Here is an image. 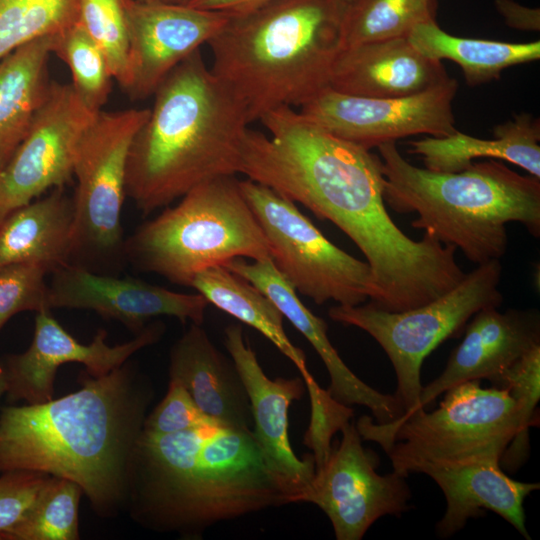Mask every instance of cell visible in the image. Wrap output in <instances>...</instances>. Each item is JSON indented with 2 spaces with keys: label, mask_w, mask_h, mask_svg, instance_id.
I'll use <instances>...</instances> for the list:
<instances>
[{
  "label": "cell",
  "mask_w": 540,
  "mask_h": 540,
  "mask_svg": "<svg viewBox=\"0 0 540 540\" xmlns=\"http://www.w3.org/2000/svg\"><path fill=\"white\" fill-rule=\"evenodd\" d=\"M43 403L0 411V473L28 470L78 484L93 510L128 509L136 448L153 398L151 382L127 360Z\"/></svg>",
  "instance_id": "6da1fadb"
},
{
  "label": "cell",
  "mask_w": 540,
  "mask_h": 540,
  "mask_svg": "<svg viewBox=\"0 0 540 540\" xmlns=\"http://www.w3.org/2000/svg\"><path fill=\"white\" fill-rule=\"evenodd\" d=\"M287 504L252 430L217 424L139 439L128 510L148 529L198 539L219 522Z\"/></svg>",
  "instance_id": "7a4b0ae2"
},
{
  "label": "cell",
  "mask_w": 540,
  "mask_h": 540,
  "mask_svg": "<svg viewBox=\"0 0 540 540\" xmlns=\"http://www.w3.org/2000/svg\"><path fill=\"white\" fill-rule=\"evenodd\" d=\"M259 121L270 136L247 130L239 173L332 222L366 259L379 258L396 246L402 231L385 206L380 157L293 107L272 109Z\"/></svg>",
  "instance_id": "3957f363"
},
{
  "label": "cell",
  "mask_w": 540,
  "mask_h": 540,
  "mask_svg": "<svg viewBox=\"0 0 540 540\" xmlns=\"http://www.w3.org/2000/svg\"><path fill=\"white\" fill-rule=\"evenodd\" d=\"M153 95L126 168V197L144 215L201 183L239 173L251 123L244 102L206 66L200 49L176 66Z\"/></svg>",
  "instance_id": "277c9868"
},
{
  "label": "cell",
  "mask_w": 540,
  "mask_h": 540,
  "mask_svg": "<svg viewBox=\"0 0 540 540\" xmlns=\"http://www.w3.org/2000/svg\"><path fill=\"white\" fill-rule=\"evenodd\" d=\"M343 0H271L231 14L207 43L212 72L240 97L251 122L301 107L329 87L345 48Z\"/></svg>",
  "instance_id": "5b68a950"
},
{
  "label": "cell",
  "mask_w": 540,
  "mask_h": 540,
  "mask_svg": "<svg viewBox=\"0 0 540 540\" xmlns=\"http://www.w3.org/2000/svg\"><path fill=\"white\" fill-rule=\"evenodd\" d=\"M377 148L385 202L398 213L415 212L412 227L460 249L471 262L479 265L505 255L508 223H521L540 236V178L496 160L472 163L459 172H435L410 164L395 142Z\"/></svg>",
  "instance_id": "8992f818"
},
{
  "label": "cell",
  "mask_w": 540,
  "mask_h": 540,
  "mask_svg": "<svg viewBox=\"0 0 540 540\" xmlns=\"http://www.w3.org/2000/svg\"><path fill=\"white\" fill-rule=\"evenodd\" d=\"M127 264L190 287L194 277L234 258H272L269 243L234 176L191 189L125 238Z\"/></svg>",
  "instance_id": "52a82bcc"
},
{
  "label": "cell",
  "mask_w": 540,
  "mask_h": 540,
  "mask_svg": "<svg viewBox=\"0 0 540 540\" xmlns=\"http://www.w3.org/2000/svg\"><path fill=\"white\" fill-rule=\"evenodd\" d=\"M520 421L515 400L505 389L467 381L445 391L432 412L419 408L388 422L358 419L363 440L378 443L393 470L408 476L425 469L481 459H498L515 437Z\"/></svg>",
  "instance_id": "ba28073f"
},
{
  "label": "cell",
  "mask_w": 540,
  "mask_h": 540,
  "mask_svg": "<svg viewBox=\"0 0 540 540\" xmlns=\"http://www.w3.org/2000/svg\"><path fill=\"white\" fill-rule=\"evenodd\" d=\"M149 108L99 111L80 137L73 165L75 219L69 264L119 275L127 265L121 223L133 139Z\"/></svg>",
  "instance_id": "9c48e42d"
},
{
  "label": "cell",
  "mask_w": 540,
  "mask_h": 540,
  "mask_svg": "<svg viewBox=\"0 0 540 540\" xmlns=\"http://www.w3.org/2000/svg\"><path fill=\"white\" fill-rule=\"evenodd\" d=\"M501 274L500 260H490L466 273L443 295L419 307L391 312L367 302L332 306L328 315L333 321L367 332L378 342L396 374L394 395L404 414H409L418 409L423 387L420 372L425 358L446 339L463 332L477 312L501 306Z\"/></svg>",
  "instance_id": "30bf717a"
},
{
  "label": "cell",
  "mask_w": 540,
  "mask_h": 540,
  "mask_svg": "<svg viewBox=\"0 0 540 540\" xmlns=\"http://www.w3.org/2000/svg\"><path fill=\"white\" fill-rule=\"evenodd\" d=\"M244 199L270 247L272 260L296 292L321 305L371 300L373 275L363 262L330 242L287 197L251 179L239 181Z\"/></svg>",
  "instance_id": "8fae6325"
},
{
  "label": "cell",
  "mask_w": 540,
  "mask_h": 540,
  "mask_svg": "<svg viewBox=\"0 0 540 540\" xmlns=\"http://www.w3.org/2000/svg\"><path fill=\"white\" fill-rule=\"evenodd\" d=\"M340 431L341 441L315 469L303 502L326 514L337 540H360L379 518L408 511L411 491L407 476L394 470L378 474L379 458L363 446L355 423Z\"/></svg>",
  "instance_id": "7c38bea8"
},
{
  "label": "cell",
  "mask_w": 540,
  "mask_h": 540,
  "mask_svg": "<svg viewBox=\"0 0 540 540\" xmlns=\"http://www.w3.org/2000/svg\"><path fill=\"white\" fill-rule=\"evenodd\" d=\"M457 89V81L450 77L420 93L397 98L360 97L327 87L299 111L332 134L370 150L408 136L455 133L452 102Z\"/></svg>",
  "instance_id": "4fadbf2b"
},
{
  "label": "cell",
  "mask_w": 540,
  "mask_h": 540,
  "mask_svg": "<svg viewBox=\"0 0 540 540\" xmlns=\"http://www.w3.org/2000/svg\"><path fill=\"white\" fill-rule=\"evenodd\" d=\"M97 113L71 84L51 81L28 133L0 168V222L48 190L72 182L80 137Z\"/></svg>",
  "instance_id": "5bb4252c"
},
{
  "label": "cell",
  "mask_w": 540,
  "mask_h": 540,
  "mask_svg": "<svg viewBox=\"0 0 540 540\" xmlns=\"http://www.w3.org/2000/svg\"><path fill=\"white\" fill-rule=\"evenodd\" d=\"M165 326L155 321L148 324L132 340L110 346L107 333L98 330L89 344L77 341L51 314V310L36 313L33 339L26 351L5 358L3 369L9 400H24L37 404L53 399L58 368L70 362L86 367L92 376H102L124 364L144 347L156 343Z\"/></svg>",
  "instance_id": "9a60e30c"
},
{
  "label": "cell",
  "mask_w": 540,
  "mask_h": 540,
  "mask_svg": "<svg viewBox=\"0 0 540 540\" xmlns=\"http://www.w3.org/2000/svg\"><path fill=\"white\" fill-rule=\"evenodd\" d=\"M224 345L247 392L253 435L271 474L290 503L303 502L315 475L313 454L300 459L288 436V410L306 386L302 378H268L238 324L224 330Z\"/></svg>",
  "instance_id": "2e32d148"
},
{
  "label": "cell",
  "mask_w": 540,
  "mask_h": 540,
  "mask_svg": "<svg viewBox=\"0 0 540 540\" xmlns=\"http://www.w3.org/2000/svg\"><path fill=\"white\" fill-rule=\"evenodd\" d=\"M129 61L123 90L132 100L152 96L168 74L226 24L230 13L189 5L123 0Z\"/></svg>",
  "instance_id": "e0dca14e"
},
{
  "label": "cell",
  "mask_w": 540,
  "mask_h": 540,
  "mask_svg": "<svg viewBox=\"0 0 540 540\" xmlns=\"http://www.w3.org/2000/svg\"><path fill=\"white\" fill-rule=\"evenodd\" d=\"M48 281L50 309L91 310L139 333L152 318L172 316L201 325L208 301L199 293L175 292L141 279L101 274L67 264Z\"/></svg>",
  "instance_id": "ac0fdd59"
},
{
  "label": "cell",
  "mask_w": 540,
  "mask_h": 540,
  "mask_svg": "<svg viewBox=\"0 0 540 540\" xmlns=\"http://www.w3.org/2000/svg\"><path fill=\"white\" fill-rule=\"evenodd\" d=\"M470 320L443 372L422 387L418 409L458 384L482 379L493 384L519 358L540 345L537 309L500 312L491 307L480 310Z\"/></svg>",
  "instance_id": "d6986e66"
},
{
  "label": "cell",
  "mask_w": 540,
  "mask_h": 540,
  "mask_svg": "<svg viewBox=\"0 0 540 540\" xmlns=\"http://www.w3.org/2000/svg\"><path fill=\"white\" fill-rule=\"evenodd\" d=\"M222 266L262 291L308 340L328 371V391L335 400L346 406H366L371 410L375 422L381 424L404 415L403 407L394 394L375 390L349 369L328 338L326 322L301 302L296 290L280 273L272 258L253 260L251 263L244 258H234Z\"/></svg>",
  "instance_id": "ffe728a7"
},
{
  "label": "cell",
  "mask_w": 540,
  "mask_h": 540,
  "mask_svg": "<svg viewBox=\"0 0 540 540\" xmlns=\"http://www.w3.org/2000/svg\"><path fill=\"white\" fill-rule=\"evenodd\" d=\"M449 78L441 61L422 55L407 37L345 47L329 87L340 93L397 98L420 93Z\"/></svg>",
  "instance_id": "44dd1931"
},
{
  "label": "cell",
  "mask_w": 540,
  "mask_h": 540,
  "mask_svg": "<svg viewBox=\"0 0 540 540\" xmlns=\"http://www.w3.org/2000/svg\"><path fill=\"white\" fill-rule=\"evenodd\" d=\"M422 474L436 482L446 500L445 513L436 525L440 538L453 536L470 518L490 510L530 539L523 503L530 493L539 489V483L512 479L502 470L498 459L428 468Z\"/></svg>",
  "instance_id": "7402d4cb"
},
{
  "label": "cell",
  "mask_w": 540,
  "mask_h": 540,
  "mask_svg": "<svg viewBox=\"0 0 540 540\" xmlns=\"http://www.w3.org/2000/svg\"><path fill=\"white\" fill-rule=\"evenodd\" d=\"M169 376L213 420L251 430L250 403L235 365L212 343L201 325L191 323L172 346Z\"/></svg>",
  "instance_id": "603a6c76"
},
{
  "label": "cell",
  "mask_w": 540,
  "mask_h": 540,
  "mask_svg": "<svg viewBox=\"0 0 540 540\" xmlns=\"http://www.w3.org/2000/svg\"><path fill=\"white\" fill-rule=\"evenodd\" d=\"M74 219L73 195L65 187L17 208L0 222V268L39 263L51 274L69 264Z\"/></svg>",
  "instance_id": "cb8c5ba5"
},
{
  "label": "cell",
  "mask_w": 540,
  "mask_h": 540,
  "mask_svg": "<svg viewBox=\"0 0 540 540\" xmlns=\"http://www.w3.org/2000/svg\"><path fill=\"white\" fill-rule=\"evenodd\" d=\"M492 139H480L460 131L428 136L409 142L410 154L418 155L425 168L435 172H459L477 158H494L515 164L540 178L539 119L521 113L494 127Z\"/></svg>",
  "instance_id": "d4e9b609"
},
{
  "label": "cell",
  "mask_w": 540,
  "mask_h": 540,
  "mask_svg": "<svg viewBox=\"0 0 540 540\" xmlns=\"http://www.w3.org/2000/svg\"><path fill=\"white\" fill-rule=\"evenodd\" d=\"M52 37L28 42L0 60V168L25 138L47 97Z\"/></svg>",
  "instance_id": "484cf974"
},
{
  "label": "cell",
  "mask_w": 540,
  "mask_h": 540,
  "mask_svg": "<svg viewBox=\"0 0 540 540\" xmlns=\"http://www.w3.org/2000/svg\"><path fill=\"white\" fill-rule=\"evenodd\" d=\"M190 287L204 296L208 303L256 329L271 341L295 364L310 398L323 391L309 372L303 351L287 337L283 328V314L252 283L224 266L217 265L199 272Z\"/></svg>",
  "instance_id": "4316f807"
},
{
  "label": "cell",
  "mask_w": 540,
  "mask_h": 540,
  "mask_svg": "<svg viewBox=\"0 0 540 540\" xmlns=\"http://www.w3.org/2000/svg\"><path fill=\"white\" fill-rule=\"evenodd\" d=\"M407 39L427 58L457 63L470 86L494 80L508 67L540 58L539 41L509 43L459 37L442 30L435 19L414 26Z\"/></svg>",
  "instance_id": "83f0119b"
},
{
  "label": "cell",
  "mask_w": 540,
  "mask_h": 540,
  "mask_svg": "<svg viewBox=\"0 0 540 540\" xmlns=\"http://www.w3.org/2000/svg\"><path fill=\"white\" fill-rule=\"evenodd\" d=\"M435 0H352L343 18L345 47L407 37L417 24L434 19Z\"/></svg>",
  "instance_id": "f1b7e54d"
},
{
  "label": "cell",
  "mask_w": 540,
  "mask_h": 540,
  "mask_svg": "<svg viewBox=\"0 0 540 540\" xmlns=\"http://www.w3.org/2000/svg\"><path fill=\"white\" fill-rule=\"evenodd\" d=\"M81 487L75 482L50 476L33 506L0 540H77Z\"/></svg>",
  "instance_id": "f546056e"
},
{
  "label": "cell",
  "mask_w": 540,
  "mask_h": 540,
  "mask_svg": "<svg viewBox=\"0 0 540 540\" xmlns=\"http://www.w3.org/2000/svg\"><path fill=\"white\" fill-rule=\"evenodd\" d=\"M52 53L70 69L75 92L94 112L101 111L112 89L105 56L81 23L74 22L52 37Z\"/></svg>",
  "instance_id": "4dcf8cb0"
},
{
  "label": "cell",
  "mask_w": 540,
  "mask_h": 540,
  "mask_svg": "<svg viewBox=\"0 0 540 540\" xmlns=\"http://www.w3.org/2000/svg\"><path fill=\"white\" fill-rule=\"evenodd\" d=\"M80 0H0V60L77 21Z\"/></svg>",
  "instance_id": "1f68e13d"
},
{
  "label": "cell",
  "mask_w": 540,
  "mask_h": 540,
  "mask_svg": "<svg viewBox=\"0 0 540 540\" xmlns=\"http://www.w3.org/2000/svg\"><path fill=\"white\" fill-rule=\"evenodd\" d=\"M505 389L515 400L520 421L515 437L500 459V466L515 472L529 456V429L536 424L540 397V345L512 364L493 384Z\"/></svg>",
  "instance_id": "d6a6232c"
},
{
  "label": "cell",
  "mask_w": 540,
  "mask_h": 540,
  "mask_svg": "<svg viewBox=\"0 0 540 540\" xmlns=\"http://www.w3.org/2000/svg\"><path fill=\"white\" fill-rule=\"evenodd\" d=\"M78 21L102 51L113 79L127 82L129 34L123 0H80Z\"/></svg>",
  "instance_id": "836d02e7"
},
{
  "label": "cell",
  "mask_w": 540,
  "mask_h": 540,
  "mask_svg": "<svg viewBox=\"0 0 540 540\" xmlns=\"http://www.w3.org/2000/svg\"><path fill=\"white\" fill-rule=\"evenodd\" d=\"M47 275L49 269L39 263H16L0 268V330L17 313L51 310Z\"/></svg>",
  "instance_id": "e575fe53"
},
{
  "label": "cell",
  "mask_w": 540,
  "mask_h": 540,
  "mask_svg": "<svg viewBox=\"0 0 540 540\" xmlns=\"http://www.w3.org/2000/svg\"><path fill=\"white\" fill-rule=\"evenodd\" d=\"M217 424L221 423L203 413L180 383L170 380L165 397L146 416L143 433L166 435Z\"/></svg>",
  "instance_id": "d590c367"
},
{
  "label": "cell",
  "mask_w": 540,
  "mask_h": 540,
  "mask_svg": "<svg viewBox=\"0 0 540 540\" xmlns=\"http://www.w3.org/2000/svg\"><path fill=\"white\" fill-rule=\"evenodd\" d=\"M50 476L28 470L0 473V533L24 518Z\"/></svg>",
  "instance_id": "8d00e7d4"
},
{
  "label": "cell",
  "mask_w": 540,
  "mask_h": 540,
  "mask_svg": "<svg viewBox=\"0 0 540 540\" xmlns=\"http://www.w3.org/2000/svg\"><path fill=\"white\" fill-rule=\"evenodd\" d=\"M495 7L511 28L525 31L540 30L539 8H529L514 0H495Z\"/></svg>",
  "instance_id": "74e56055"
},
{
  "label": "cell",
  "mask_w": 540,
  "mask_h": 540,
  "mask_svg": "<svg viewBox=\"0 0 540 540\" xmlns=\"http://www.w3.org/2000/svg\"><path fill=\"white\" fill-rule=\"evenodd\" d=\"M268 1L271 0H191L187 5L205 10L236 14L251 10Z\"/></svg>",
  "instance_id": "f35d334b"
},
{
  "label": "cell",
  "mask_w": 540,
  "mask_h": 540,
  "mask_svg": "<svg viewBox=\"0 0 540 540\" xmlns=\"http://www.w3.org/2000/svg\"><path fill=\"white\" fill-rule=\"evenodd\" d=\"M138 1L146 2V3L187 5L191 0H138Z\"/></svg>",
  "instance_id": "ab89813d"
},
{
  "label": "cell",
  "mask_w": 540,
  "mask_h": 540,
  "mask_svg": "<svg viewBox=\"0 0 540 540\" xmlns=\"http://www.w3.org/2000/svg\"><path fill=\"white\" fill-rule=\"evenodd\" d=\"M6 393V383L3 369L0 367V397Z\"/></svg>",
  "instance_id": "60d3db41"
},
{
  "label": "cell",
  "mask_w": 540,
  "mask_h": 540,
  "mask_svg": "<svg viewBox=\"0 0 540 540\" xmlns=\"http://www.w3.org/2000/svg\"><path fill=\"white\" fill-rule=\"evenodd\" d=\"M345 3H349L351 2L352 0H343Z\"/></svg>",
  "instance_id": "b9f144b4"
}]
</instances>
